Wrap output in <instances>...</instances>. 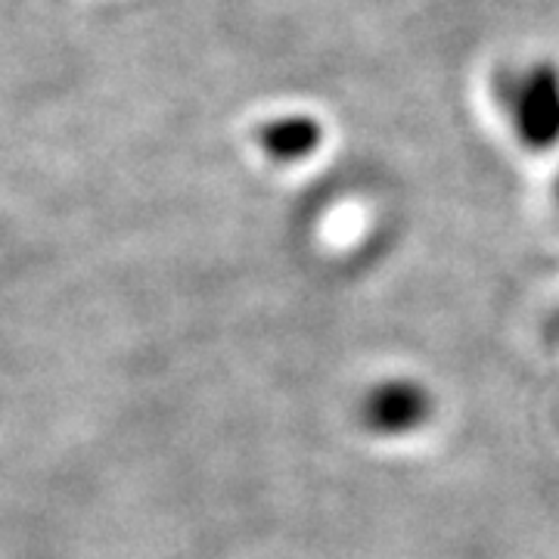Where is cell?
<instances>
[{
    "instance_id": "2",
    "label": "cell",
    "mask_w": 559,
    "mask_h": 559,
    "mask_svg": "<svg viewBox=\"0 0 559 559\" xmlns=\"http://www.w3.org/2000/svg\"><path fill=\"white\" fill-rule=\"evenodd\" d=\"M429 414V399L417 382H382L364 401V423L385 436L419 426Z\"/></svg>"
},
{
    "instance_id": "3",
    "label": "cell",
    "mask_w": 559,
    "mask_h": 559,
    "mask_svg": "<svg viewBox=\"0 0 559 559\" xmlns=\"http://www.w3.org/2000/svg\"><path fill=\"white\" fill-rule=\"evenodd\" d=\"M323 140V128L314 116H277V119L264 121L259 128V146L267 159L274 162H301L314 156Z\"/></svg>"
},
{
    "instance_id": "4",
    "label": "cell",
    "mask_w": 559,
    "mask_h": 559,
    "mask_svg": "<svg viewBox=\"0 0 559 559\" xmlns=\"http://www.w3.org/2000/svg\"><path fill=\"white\" fill-rule=\"evenodd\" d=\"M557 197H559V183H557Z\"/></svg>"
},
{
    "instance_id": "1",
    "label": "cell",
    "mask_w": 559,
    "mask_h": 559,
    "mask_svg": "<svg viewBox=\"0 0 559 559\" xmlns=\"http://www.w3.org/2000/svg\"><path fill=\"white\" fill-rule=\"evenodd\" d=\"M503 121L528 150H550L559 143V69L538 60L503 72L495 87Z\"/></svg>"
}]
</instances>
